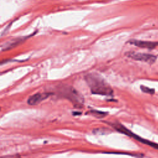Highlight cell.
<instances>
[{
  "label": "cell",
  "mask_w": 158,
  "mask_h": 158,
  "mask_svg": "<svg viewBox=\"0 0 158 158\" xmlns=\"http://www.w3.org/2000/svg\"><path fill=\"white\" fill-rule=\"evenodd\" d=\"M85 79L93 94L107 96L113 95L112 88L101 75L94 73H88Z\"/></svg>",
  "instance_id": "obj_1"
},
{
  "label": "cell",
  "mask_w": 158,
  "mask_h": 158,
  "mask_svg": "<svg viewBox=\"0 0 158 158\" xmlns=\"http://www.w3.org/2000/svg\"><path fill=\"white\" fill-rule=\"evenodd\" d=\"M57 93L60 96L69 100L77 108H81L84 104L85 99L83 96L71 86H59Z\"/></svg>",
  "instance_id": "obj_2"
},
{
  "label": "cell",
  "mask_w": 158,
  "mask_h": 158,
  "mask_svg": "<svg viewBox=\"0 0 158 158\" xmlns=\"http://www.w3.org/2000/svg\"><path fill=\"white\" fill-rule=\"evenodd\" d=\"M128 56L134 60L143 61L149 64H153L156 60V57L155 56L145 53L130 52L128 53Z\"/></svg>",
  "instance_id": "obj_3"
},
{
  "label": "cell",
  "mask_w": 158,
  "mask_h": 158,
  "mask_svg": "<svg viewBox=\"0 0 158 158\" xmlns=\"http://www.w3.org/2000/svg\"><path fill=\"white\" fill-rule=\"evenodd\" d=\"M51 93H37L30 96L27 100V103L30 106H35L43 101L46 99L49 96Z\"/></svg>",
  "instance_id": "obj_4"
},
{
  "label": "cell",
  "mask_w": 158,
  "mask_h": 158,
  "mask_svg": "<svg viewBox=\"0 0 158 158\" xmlns=\"http://www.w3.org/2000/svg\"><path fill=\"white\" fill-rule=\"evenodd\" d=\"M123 133L130 137H131V138H133L134 139H136L137 141L142 143H144V144H148L149 145V146L153 148H155L156 149H158V144L157 143H155L154 142H152L151 141H149V140H147V139H143L141 137H139V136L135 135V133H132L130 130H129L128 129H127V128L124 130V131H123Z\"/></svg>",
  "instance_id": "obj_5"
},
{
  "label": "cell",
  "mask_w": 158,
  "mask_h": 158,
  "mask_svg": "<svg viewBox=\"0 0 158 158\" xmlns=\"http://www.w3.org/2000/svg\"><path fill=\"white\" fill-rule=\"evenodd\" d=\"M131 44H133L136 46L142 48H147L149 49H154L158 46V42H152V41H140L133 40L130 42Z\"/></svg>",
  "instance_id": "obj_6"
},
{
  "label": "cell",
  "mask_w": 158,
  "mask_h": 158,
  "mask_svg": "<svg viewBox=\"0 0 158 158\" xmlns=\"http://www.w3.org/2000/svg\"><path fill=\"white\" fill-rule=\"evenodd\" d=\"M89 114L97 118L104 117L107 114V112L100 111V110H91L89 111Z\"/></svg>",
  "instance_id": "obj_7"
},
{
  "label": "cell",
  "mask_w": 158,
  "mask_h": 158,
  "mask_svg": "<svg viewBox=\"0 0 158 158\" xmlns=\"http://www.w3.org/2000/svg\"><path fill=\"white\" fill-rule=\"evenodd\" d=\"M140 89H141V91L143 92L146 93H149V94H153V93H154V89L148 88V87L143 86V85L140 86Z\"/></svg>",
  "instance_id": "obj_8"
},
{
  "label": "cell",
  "mask_w": 158,
  "mask_h": 158,
  "mask_svg": "<svg viewBox=\"0 0 158 158\" xmlns=\"http://www.w3.org/2000/svg\"><path fill=\"white\" fill-rule=\"evenodd\" d=\"M1 158H21L19 154H12V155H7L1 156Z\"/></svg>",
  "instance_id": "obj_9"
}]
</instances>
